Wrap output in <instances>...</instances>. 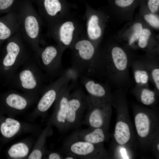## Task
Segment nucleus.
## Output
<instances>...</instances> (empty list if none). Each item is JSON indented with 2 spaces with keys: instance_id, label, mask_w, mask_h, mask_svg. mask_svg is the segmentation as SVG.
I'll return each mask as SVG.
<instances>
[{
  "instance_id": "nucleus-1",
  "label": "nucleus",
  "mask_w": 159,
  "mask_h": 159,
  "mask_svg": "<svg viewBox=\"0 0 159 159\" xmlns=\"http://www.w3.org/2000/svg\"><path fill=\"white\" fill-rule=\"evenodd\" d=\"M70 68L78 77H94L101 74V51L87 37L85 31L70 49Z\"/></svg>"
},
{
  "instance_id": "nucleus-2",
  "label": "nucleus",
  "mask_w": 159,
  "mask_h": 159,
  "mask_svg": "<svg viewBox=\"0 0 159 159\" xmlns=\"http://www.w3.org/2000/svg\"><path fill=\"white\" fill-rule=\"evenodd\" d=\"M16 17L19 32L25 43L38 53L43 21L30 0H18L12 9Z\"/></svg>"
},
{
  "instance_id": "nucleus-3",
  "label": "nucleus",
  "mask_w": 159,
  "mask_h": 159,
  "mask_svg": "<svg viewBox=\"0 0 159 159\" xmlns=\"http://www.w3.org/2000/svg\"><path fill=\"white\" fill-rule=\"evenodd\" d=\"M46 77L40 68L34 54L19 67L10 82L13 87L24 93L36 96L46 86Z\"/></svg>"
},
{
  "instance_id": "nucleus-4",
  "label": "nucleus",
  "mask_w": 159,
  "mask_h": 159,
  "mask_svg": "<svg viewBox=\"0 0 159 159\" xmlns=\"http://www.w3.org/2000/svg\"><path fill=\"white\" fill-rule=\"evenodd\" d=\"M84 31L82 22L71 13L56 23L47 26V34L64 52L71 49Z\"/></svg>"
},
{
  "instance_id": "nucleus-5",
  "label": "nucleus",
  "mask_w": 159,
  "mask_h": 159,
  "mask_svg": "<svg viewBox=\"0 0 159 159\" xmlns=\"http://www.w3.org/2000/svg\"><path fill=\"white\" fill-rule=\"evenodd\" d=\"M7 41L1 68L10 82L19 67L30 55L19 32Z\"/></svg>"
},
{
  "instance_id": "nucleus-6",
  "label": "nucleus",
  "mask_w": 159,
  "mask_h": 159,
  "mask_svg": "<svg viewBox=\"0 0 159 159\" xmlns=\"http://www.w3.org/2000/svg\"><path fill=\"white\" fill-rule=\"evenodd\" d=\"M112 104L116 111V120L113 136L118 145L130 147L134 140V134L125 95L113 96Z\"/></svg>"
},
{
  "instance_id": "nucleus-7",
  "label": "nucleus",
  "mask_w": 159,
  "mask_h": 159,
  "mask_svg": "<svg viewBox=\"0 0 159 159\" xmlns=\"http://www.w3.org/2000/svg\"><path fill=\"white\" fill-rule=\"evenodd\" d=\"M87 107L82 124L108 131L112 112V102L87 95Z\"/></svg>"
},
{
  "instance_id": "nucleus-8",
  "label": "nucleus",
  "mask_w": 159,
  "mask_h": 159,
  "mask_svg": "<svg viewBox=\"0 0 159 159\" xmlns=\"http://www.w3.org/2000/svg\"><path fill=\"white\" fill-rule=\"evenodd\" d=\"M134 122L137 135L140 144L147 147L158 130V117L152 110L142 108L136 109Z\"/></svg>"
},
{
  "instance_id": "nucleus-9",
  "label": "nucleus",
  "mask_w": 159,
  "mask_h": 159,
  "mask_svg": "<svg viewBox=\"0 0 159 159\" xmlns=\"http://www.w3.org/2000/svg\"><path fill=\"white\" fill-rule=\"evenodd\" d=\"M64 51L56 44L40 48L36 56L38 63L46 77L53 78L62 73V57Z\"/></svg>"
},
{
  "instance_id": "nucleus-10",
  "label": "nucleus",
  "mask_w": 159,
  "mask_h": 159,
  "mask_svg": "<svg viewBox=\"0 0 159 159\" xmlns=\"http://www.w3.org/2000/svg\"><path fill=\"white\" fill-rule=\"evenodd\" d=\"M33 0L37 5L39 15L47 26L56 23L71 13L72 5L67 0Z\"/></svg>"
},
{
  "instance_id": "nucleus-11",
  "label": "nucleus",
  "mask_w": 159,
  "mask_h": 159,
  "mask_svg": "<svg viewBox=\"0 0 159 159\" xmlns=\"http://www.w3.org/2000/svg\"><path fill=\"white\" fill-rule=\"evenodd\" d=\"M87 107V95L81 89L70 93L67 111L66 131L78 129L82 122Z\"/></svg>"
},
{
  "instance_id": "nucleus-12",
  "label": "nucleus",
  "mask_w": 159,
  "mask_h": 159,
  "mask_svg": "<svg viewBox=\"0 0 159 159\" xmlns=\"http://www.w3.org/2000/svg\"><path fill=\"white\" fill-rule=\"evenodd\" d=\"M63 148L65 153L73 154L78 159H101L110 158L109 152L105 148L103 143L94 144L76 141L64 143Z\"/></svg>"
},
{
  "instance_id": "nucleus-13",
  "label": "nucleus",
  "mask_w": 159,
  "mask_h": 159,
  "mask_svg": "<svg viewBox=\"0 0 159 159\" xmlns=\"http://www.w3.org/2000/svg\"><path fill=\"white\" fill-rule=\"evenodd\" d=\"M85 6V32L87 38L98 47L103 35L106 17L102 12L94 9L86 1Z\"/></svg>"
},
{
  "instance_id": "nucleus-14",
  "label": "nucleus",
  "mask_w": 159,
  "mask_h": 159,
  "mask_svg": "<svg viewBox=\"0 0 159 159\" xmlns=\"http://www.w3.org/2000/svg\"><path fill=\"white\" fill-rule=\"evenodd\" d=\"M72 84L67 85L59 93L54 103V112L49 122L60 132L66 131L67 105Z\"/></svg>"
},
{
  "instance_id": "nucleus-15",
  "label": "nucleus",
  "mask_w": 159,
  "mask_h": 159,
  "mask_svg": "<svg viewBox=\"0 0 159 159\" xmlns=\"http://www.w3.org/2000/svg\"><path fill=\"white\" fill-rule=\"evenodd\" d=\"M100 65L102 74L112 66L119 72H125L127 69L128 59L127 56L123 49L115 46L112 48L110 56L104 54L101 51Z\"/></svg>"
},
{
  "instance_id": "nucleus-16",
  "label": "nucleus",
  "mask_w": 159,
  "mask_h": 159,
  "mask_svg": "<svg viewBox=\"0 0 159 159\" xmlns=\"http://www.w3.org/2000/svg\"><path fill=\"white\" fill-rule=\"evenodd\" d=\"M108 137V131L101 128L89 127L85 129H76L68 136L64 143L81 141L99 144L103 143Z\"/></svg>"
},
{
  "instance_id": "nucleus-17",
  "label": "nucleus",
  "mask_w": 159,
  "mask_h": 159,
  "mask_svg": "<svg viewBox=\"0 0 159 159\" xmlns=\"http://www.w3.org/2000/svg\"><path fill=\"white\" fill-rule=\"evenodd\" d=\"M80 78L88 95L112 102L113 96L105 85L97 82L90 77H82Z\"/></svg>"
},
{
  "instance_id": "nucleus-18",
  "label": "nucleus",
  "mask_w": 159,
  "mask_h": 159,
  "mask_svg": "<svg viewBox=\"0 0 159 159\" xmlns=\"http://www.w3.org/2000/svg\"><path fill=\"white\" fill-rule=\"evenodd\" d=\"M18 32V24L13 9L6 15L0 17V44Z\"/></svg>"
},
{
  "instance_id": "nucleus-19",
  "label": "nucleus",
  "mask_w": 159,
  "mask_h": 159,
  "mask_svg": "<svg viewBox=\"0 0 159 159\" xmlns=\"http://www.w3.org/2000/svg\"><path fill=\"white\" fill-rule=\"evenodd\" d=\"M36 98V96L13 90L7 94L5 102L7 106L13 110L21 111L33 103Z\"/></svg>"
},
{
  "instance_id": "nucleus-20",
  "label": "nucleus",
  "mask_w": 159,
  "mask_h": 159,
  "mask_svg": "<svg viewBox=\"0 0 159 159\" xmlns=\"http://www.w3.org/2000/svg\"><path fill=\"white\" fill-rule=\"evenodd\" d=\"M21 128L20 122L16 120L11 118H7L0 126V131L5 137L10 138L14 136Z\"/></svg>"
},
{
  "instance_id": "nucleus-21",
  "label": "nucleus",
  "mask_w": 159,
  "mask_h": 159,
  "mask_svg": "<svg viewBox=\"0 0 159 159\" xmlns=\"http://www.w3.org/2000/svg\"><path fill=\"white\" fill-rule=\"evenodd\" d=\"M29 152V148L26 143L19 142L13 145L9 149L8 153L11 158H18L25 157Z\"/></svg>"
},
{
  "instance_id": "nucleus-22",
  "label": "nucleus",
  "mask_w": 159,
  "mask_h": 159,
  "mask_svg": "<svg viewBox=\"0 0 159 159\" xmlns=\"http://www.w3.org/2000/svg\"><path fill=\"white\" fill-rule=\"evenodd\" d=\"M139 99L143 105L146 106L151 105L155 102V93L148 88H143L139 93Z\"/></svg>"
},
{
  "instance_id": "nucleus-23",
  "label": "nucleus",
  "mask_w": 159,
  "mask_h": 159,
  "mask_svg": "<svg viewBox=\"0 0 159 159\" xmlns=\"http://www.w3.org/2000/svg\"><path fill=\"white\" fill-rule=\"evenodd\" d=\"M135 82L140 85H147L149 79V74L146 69L138 68L135 69L134 72Z\"/></svg>"
},
{
  "instance_id": "nucleus-24",
  "label": "nucleus",
  "mask_w": 159,
  "mask_h": 159,
  "mask_svg": "<svg viewBox=\"0 0 159 159\" xmlns=\"http://www.w3.org/2000/svg\"><path fill=\"white\" fill-rule=\"evenodd\" d=\"M144 0H109L110 4L115 7L121 9H128L135 6Z\"/></svg>"
},
{
  "instance_id": "nucleus-25",
  "label": "nucleus",
  "mask_w": 159,
  "mask_h": 159,
  "mask_svg": "<svg viewBox=\"0 0 159 159\" xmlns=\"http://www.w3.org/2000/svg\"><path fill=\"white\" fill-rule=\"evenodd\" d=\"M143 28L142 24L139 22L135 23L132 27V31L128 40V44L131 46L138 41Z\"/></svg>"
},
{
  "instance_id": "nucleus-26",
  "label": "nucleus",
  "mask_w": 159,
  "mask_h": 159,
  "mask_svg": "<svg viewBox=\"0 0 159 159\" xmlns=\"http://www.w3.org/2000/svg\"><path fill=\"white\" fill-rule=\"evenodd\" d=\"M151 34V32L149 29L143 27L142 33L138 41V45L140 48L145 49L147 47Z\"/></svg>"
},
{
  "instance_id": "nucleus-27",
  "label": "nucleus",
  "mask_w": 159,
  "mask_h": 159,
  "mask_svg": "<svg viewBox=\"0 0 159 159\" xmlns=\"http://www.w3.org/2000/svg\"><path fill=\"white\" fill-rule=\"evenodd\" d=\"M16 1V0H0V14L11 11Z\"/></svg>"
},
{
  "instance_id": "nucleus-28",
  "label": "nucleus",
  "mask_w": 159,
  "mask_h": 159,
  "mask_svg": "<svg viewBox=\"0 0 159 159\" xmlns=\"http://www.w3.org/2000/svg\"><path fill=\"white\" fill-rule=\"evenodd\" d=\"M144 18L145 21L152 27L156 29H159V17L155 14L151 13L146 14L144 15Z\"/></svg>"
},
{
  "instance_id": "nucleus-29",
  "label": "nucleus",
  "mask_w": 159,
  "mask_h": 159,
  "mask_svg": "<svg viewBox=\"0 0 159 159\" xmlns=\"http://www.w3.org/2000/svg\"><path fill=\"white\" fill-rule=\"evenodd\" d=\"M151 75L156 88L159 90V68L154 67L152 69Z\"/></svg>"
},
{
  "instance_id": "nucleus-30",
  "label": "nucleus",
  "mask_w": 159,
  "mask_h": 159,
  "mask_svg": "<svg viewBox=\"0 0 159 159\" xmlns=\"http://www.w3.org/2000/svg\"><path fill=\"white\" fill-rule=\"evenodd\" d=\"M147 6L150 12L155 14L159 10V0H148Z\"/></svg>"
},
{
  "instance_id": "nucleus-31",
  "label": "nucleus",
  "mask_w": 159,
  "mask_h": 159,
  "mask_svg": "<svg viewBox=\"0 0 159 159\" xmlns=\"http://www.w3.org/2000/svg\"><path fill=\"white\" fill-rule=\"evenodd\" d=\"M157 134L153 138L150 143L149 145L152 146L153 151L158 156L159 152V143Z\"/></svg>"
},
{
  "instance_id": "nucleus-32",
  "label": "nucleus",
  "mask_w": 159,
  "mask_h": 159,
  "mask_svg": "<svg viewBox=\"0 0 159 159\" xmlns=\"http://www.w3.org/2000/svg\"><path fill=\"white\" fill-rule=\"evenodd\" d=\"M44 155V152L41 150L35 149L33 150L28 157L29 159H40Z\"/></svg>"
},
{
  "instance_id": "nucleus-33",
  "label": "nucleus",
  "mask_w": 159,
  "mask_h": 159,
  "mask_svg": "<svg viewBox=\"0 0 159 159\" xmlns=\"http://www.w3.org/2000/svg\"><path fill=\"white\" fill-rule=\"evenodd\" d=\"M47 158L49 159H63L64 156L57 152H51L49 153Z\"/></svg>"
},
{
  "instance_id": "nucleus-34",
  "label": "nucleus",
  "mask_w": 159,
  "mask_h": 159,
  "mask_svg": "<svg viewBox=\"0 0 159 159\" xmlns=\"http://www.w3.org/2000/svg\"><path fill=\"white\" fill-rule=\"evenodd\" d=\"M64 159H78L76 156L70 153L65 152V155L64 156Z\"/></svg>"
}]
</instances>
